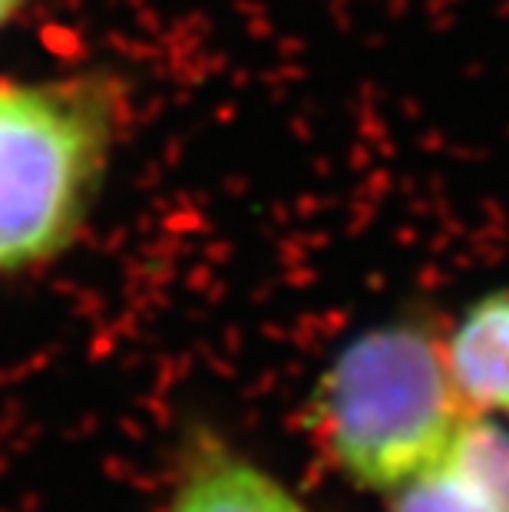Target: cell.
Wrapping results in <instances>:
<instances>
[{
  "label": "cell",
  "mask_w": 509,
  "mask_h": 512,
  "mask_svg": "<svg viewBox=\"0 0 509 512\" xmlns=\"http://www.w3.org/2000/svg\"><path fill=\"white\" fill-rule=\"evenodd\" d=\"M391 512H509V430L470 417L424 473L394 489Z\"/></svg>",
  "instance_id": "cell-3"
},
{
  "label": "cell",
  "mask_w": 509,
  "mask_h": 512,
  "mask_svg": "<svg viewBox=\"0 0 509 512\" xmlns=\"http://www.w3.org/2000/svg\"><path fill=\"white\" fill-rule=\"evenodd\" d=\"M20 7H24V0H0V27H4Z\"/></svg>",
  "instance_id": "cell-6"
},
{
  "label": "cell",
  "mask_w": 509,
  "mask_h": 512,
  "mask_svg": "<svg viewBox=\"0 0 509 512\" xmlns=\"http://www.w3.org/2000/svg\"><path fill=\"white\" fill-rule=\"evenodd\" d=\"M106 80H0V271L57 258L83 228L116 136Z\"/></svg>",
  "instance_id": "cell-2"
},
{
  "label": "cell",
  "mask_w": 509,
  "mask_h": 512,
  "mask_svg": "<svg viewBox=\"0 0 509 512\" xmlns=\"http://www.w3.org/2000/svg\"><path fill=\"white\" fill-rule=\"evenodd\" d=\"M169 512H308L305 503L248 456L219 440L189 450Z\"/></svg>",
  "instance_id": "cell-5"
},
{
  "label": "cell",
  "mask_w": 509,
  "mask_h": 512,
  "mask_svg": "<svg viewBox=\"0 0 509 512\" xmlns=\"http://www.w3.org/2000/svg\"><path fill=\"white\" fill-rule=\"evenodd\" d=\"M476 413L453 387L443 334L430 321L377 324L344 347L311 400L331 463L367 493L391 496L424 473Z\"/></svg>",
  "instance_id": "cell-1"
},
{
  "label": "cell",
  "mask_w": 509,
  "mask_h": 512,
  "mask_svg": "<svg viewBox=\"0 0 509 512\" xmlns=\"http://www.w3.org/2000/svg\"><path fill=\"white\" fill-rule=\"evenodd\" d=\"M460 400L476 417H509V288L483 294L443 334Z\"/></svg>",
  "instance_id": "cell-4"
}]
</instances>
